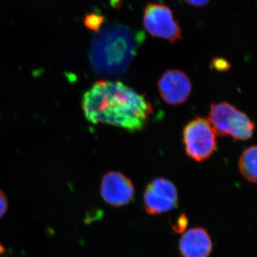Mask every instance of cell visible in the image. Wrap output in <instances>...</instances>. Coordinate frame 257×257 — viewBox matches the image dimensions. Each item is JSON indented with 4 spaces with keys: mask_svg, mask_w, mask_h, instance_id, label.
<instances>
[{
    "mask_svg": "<svg viewBox=\"0 0 257 257\" xmlns=\"http://www.w3.org/2000/svg\"><path fill=\"white\" fill-rule=\"evenodd\" d=\"M86 119L92 124H104L131 133L148 125L153 107L143 94L120 82L101 80L84 93L82 102Z\"/></svg>",
    "mask_w": 257,
    "mask_h": 257,
    "instance_id": "cell-1",
    "label": "cell"
},
{
    "mask_svg": "<svg viewBox=\"0 0 257 257\" xmlns=\"http://www.w3.org/2000/svg\"><path fill=\"white\" fill-rule=\"evenodd\" d=\"M145 35L122 24H111L94 37L91 60L96 72L106 75L124 73L137 55Z\"/></svg>",
    "mask_w": 257,
    "mask_h": 257,
    "instance_id": "cell-2",
    "label": "cell"
},
{
    "mask_svg": "<svg viewBox=\"0 0 257 257\" xmlns=\"http://www.w3.org/2000/svg\"><path fill=\"white\" fill-rule=\"evenodd\" d=\"M209 121L216 135L247 140L252 137L254 124L247 115L227 102L211 104Z\"/></svg>",
    "mask_w": 257,
    "mask_h": 257,
    "instance_id": "cell-3",
    "label": "cell"
},
{
    "mask_svg": "<svg viewBox=\"0 0 257 257\" xmlns=\"http://www.w3.org/2000/svg\"><path fill=\"white\" fill-rule=\"evenodd\" d=\"M216 134L209 120L197 117L184 128L183 143L187 155L197 162L207 160L216 150Z\"/></svg>",
    "mask_w": 257,
    "mask_h": 257,
    "instance_id": "cell-4",
    "label": "cell"
},
{
    "mask_svg": "<svg viewBox=\"0 0 257 257\" xmlns=\"http://www.w3.org/2000/svg\"><path fill=\"white\" fill-rule=\"evenodd\" d=\"M143 25L152 37L163 39L170 43L182 38L179 23L167 5L149 3L144 10Z\"/></svg>",
    "mask_w": 257,
    "mask_h": 257,
    "instance_id": "cell-5",
    "label": "cell"
},
{
    "mask_svg": "<svg viewBox=\"0 0 257 257\" xmlns=\"http://www.w3.org/2000/svg\"><path fill=\"white\" fill-rule=\"evenodd\" d=\"M177 187L168 179L156 178L147 184L144 193V207L147 214L157 215L173 210L178 205Z\"/></svg>",
    "mask_w": 257,
    "mask_h": 257,
    "instance_id": "cell-6",
    "label": "cell"
},
{
    "mask_svg": "<svg viewBox=\"0 0 257 257\" xmlns=\"http://www.w3.org/2000/svg\"><path fill=\"white\" fill-rule=\"evenodd\" d=\"M100 194L104 202L115 207L127 205L135 196L133 182L121 172H109L103 177Z\"/></svg>",
    "mask_w": 257,
    "mask_h": 257,
    "instance_id": "cell-7",
    "label": "cell"
},
{
    "mask_svg": "<svg viewBox=\"0 0 257 257\" xmlns=\"http://www.w3.org/2000/svg\"><path fill=\"white\" fill-rule=\"evenodd\" d=\"M158 89L161 97L166 103L178 105L188 99L192 84L185 72L172 69L162 74L158 82Z\"/></svg>",
    "mask_w": 257,
    "mask_h": 257,
    "instance_id": "cell-8",
    "label": "cell"
},
{
    "mask_svg": "<svg viewBox=\"0 0 257 257\" xmlns=\"http://www.w3.org/2000/svg\"><path fill=\"white\" fill-rule=\"evenodd\" d=\"M179 248L183 257H209L212 251V241L204 228H192L182 235Z\"/></svg>",
    "mask_w": 257,
    "mask_h": 257,
    "instance_id": "cell-9",
    "label": "cell"
},
{
    "mask_svg": "<svg viewBox=\"0 0 257 257\" xmlns=\"http://www.w3.org/2000/svg\"><path fill=\"white\" fill-rule=\"evenodd\" d=\"M239 167L245 178L257 183V146L248 147L243 151L240 157Z\"/></svg>",
    "mask_w": 257,
    "mask_h": 257,
    "instance_id": "cell-10",
    "label": "cell"
},
{
    "mask_svg": "<svg viewBox=\"0 0 257 257\" xmlns=\"http://www.w3.org/2000/svg\"><path fill=\"white\" fill-rule=\"evenodd\" d=\"M104 19L102 15L97 13H88L84 18V25L91 31L98 33L103 28Z\"/></svg>",
    "mask_w": 257,
    "mask_h": 257,
    "instance_id": "cell-11",
    "label": "cell"
},
{
    "mask_svg": "<svg viewBox=\"0 0 257 257\" xmlns=\"http://www.w3.org/2000/svg\"><path fill=\"white\" fill-rule=\"evenodd\" d=\"M189 220L187 216L184 214H181L177 216L175 220L172 223V229L175 233H183L188 226Z\"/></svg>",
    "mask_w": 257,
    "mask_h": 257,
    "instance_id": "cell-12",
    "label": "cell"
},
{
    "mask_svg": "<svg viewBox=\"0 0 257 257\" xmlns=\"http://www.w3.org/2000/svg\"><path fill=\"white\" fill-rule=\"evenodd\" d=\"M8 200L4 192L0 189V219L6 214L8 209Z\"/></svg>",
    "mask_w": 257,
    "mask_h": 257,
    "instance_id": "cell-13",
    "label": "cell"
},
{
    "mask_svg": "<svg viewBox=\"0 0 257 257\" xmlns=\"http://www.w3.org/2000/svg\"><path fill=\"white\" fill-rule=\"evenodd\" d=\"M184 1L191 6L201 8V7L206 6L210 0H184Z\"/></svg>",
    "mask_w": 257,
    "mask_h": 257,
    "instance_id": "cell-14",
    "label": "cell"
}]
</instances>
